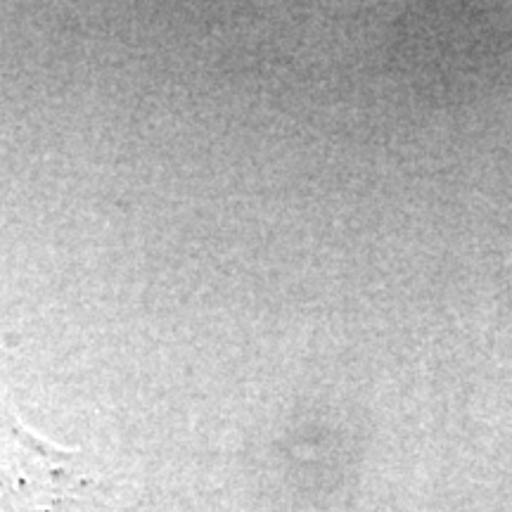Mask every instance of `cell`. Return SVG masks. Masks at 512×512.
I'll return each mask as SVG.
<instances>
[{
    "label": "cell",
    "mask_w": 512,
    "mask_h": 512,
    "mask_svg": "<svg viewBox=\"0 0 512 512\" xmlns=\"http://www.w3.org/2000/svg\"><path fill=\"white\" fill-rule=\"evenodd\" d=\"M93 489L83 451L36 437L12 418L0 432V512H69Z\"/></svg>",
    "instance_id": "6da1fadb"
}]
</instances>
